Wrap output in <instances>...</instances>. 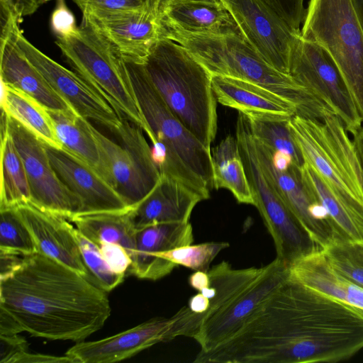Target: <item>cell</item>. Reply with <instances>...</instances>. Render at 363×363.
Listing matches in <instances>:
<instances>
[{
    "instance_id": "obj_1",
    "label": "cell",
    "mask_w": 363,
    "mask_h": 363,
    "mask_svg": "<svg viewBox=\"0 0 363 363\" xmlns=\"http://www.w3.org/2000/svg\"><path fill=\"white\" fill-rule=\"evenodd\" d=\"M362 348L363 309L289 277L206 358L211 363H333Z\"/></svg>"
},
{
    "instance_id": "obj_2",
    "label": "cell",
    "mask_w": 363,
    "mask_h": 363,
    "mask_svg": "<svg viewBox=\"0 0 363 363\" xmlns=\"http://www.w3.org/2000/svg\"><path fill=\"white\" fill-rule=\"evenodd\" d=\"M0 308L31 336L77 342L99 330L111 311L106 291L40 252L0 279Z\"/></svg>"
},
{
    "instance_id": "obj_3",
    "label": "cell",
    "mask_w": 363,
    "mask_h": 363,
    "mask_svg": "<svg viewBox=\"0 0 363 363\" xmlns=\"http://www.w3.org/2000/svg\"><path fill=\"white\" fill-rule=\"evenodd\" d=\"M147 125L152 154L161 175L174 179L200 195L213 189L211 150L171 111L148 78L143 64L123 60Z\"/></svg>"
},
{
    "instance_id": "obj_4",
    "label": "cell",
    "mask_w": 363,
    "mask_h": 363,
    "mask_svg": "<svg viewBox=\"0 0 363 363\" xmlns=\"http://www.w3.org/2000/svg\"><path fill=\"white\" fill-rule=\"evenodd\" d=\"M163 38L184 47L211 75L262 86L294 104L298 116L322 121L331 111L290 74L267 63L239 34H194L163 26Z\"/></svg>"
},
{
    "instance_id": "obj_5",
    "label": "cell",
    "mask_w": 363,
    "mask_h": 363,
    "mask_svg": "<svg viewBox=\"0 0 363 363\" xmlns=\"http://www.w3.org/2000/svg\"><path fill=\"white\" fill-rule=\"evenodd\" d=\"M143 65L171 111L211 149L218 121L211 74L184 47L166 38L154 45Z\"/></svg>"
},
{
    "instance_id": "obj_6",
    "label": "cell",
    "mask_w": 363,
    "mask_h": 363,
    "mask_svg": "<svg viewBox=\"0 0 363 363\" xmlns=\"http://www.w3.org/2000/svg\"><path fill=\"white\" fill-rule=\"evenodd\" d=\"M289 126L304 162L319 174L363 234V170L343 123L330 112L322 121L295 115Z\"/></svg>"
},
{
    "instance_id": "obj_7",
    "label": "cell",
    "mask_w": 363,
    "mask_h": 363,
    "mask_svg": "<svg viewBox=\"0 0 363 363\" xmlns=\"http://www.w3.org/2000/svg\"><path fill=\"white\" fill-rule=\"evenodd\" d=\"M55 44L69 66L121 116L148 128L139 107L124 62L114 48L91 27L82 23L77 31Z\"/></svg>"
},
{
    "instance_id": "obj_8",
    "label": "cell",
    "mask_w": 363,
    "mask_h": 363,
    "mask_svg": "<svg viewBox=\"0 0 363 363\" xmlns=\"http://www.w3.org/2000/svg\"><path fill=\"white\" fill-rule=\"evenodd\" d=\"M301 36L330 57L363 119V28L352 0H309Z\"/></svg>"
},
{
    "instance_id": "obj_9",
    "label": "cell",
    "mask_w": 363,
    "mask_h": 363,
    "mask_svg": "<svg viewBox=\"0 0 363 363\" xmlns=\"http://www.w3.org/2000/svg\"><path fill=\"white\" fill-rule=\"evenodd\" d=\"M235 138L247 180L259 211L271 235L277 259L289 267L297 259L320 249L287 206L257 158L247 117L238 111Z\"/></svg>"
},
{
    "instance_id": "obj_10",
    "label": "cell",
    "mask_w": 363,
    "mask_h": 363,
    "mask_svg": "<svg viewBox=\"0 0 363 363\" xmlns=\"http://www.w3.org/2000/svg\"><path fill=\"white\" fill-rule=\"evenodd\" d=\"M18 23H11L0 40L10 38L47 82L81 116L116 131L123 118L82 77L38 49L23 35Z\"/></svg>"
},
{
    "instance_id": "obj_11",
    "label": "cell",
    "mask_w": 363,
    "mask_h": 363,
    "mask_svg": "<svg viewBox=\"0 0 363 363\" xmlns=\"http://www.w3.org/2000/svg\"><path fill=\"white\" fill-rule=\"evenodd\" d=\"M289 74L333 111L347 131L353 135L362 127L363 119L336 65L322 48L301 35L292 50Z\"/></svg>"
},
{
    "instance_id": "obj_12",
    "label": "cell",
    "mask_w": 363,
    "mask_h": 363,
    "mask_svg": "<svg viewBox=\"0 0 363 363\" xmlns=\"http://www.w3.org/2000/svg\"><path fill=\"white\" fill-rule=\"evenodd\" d=\"M1 120L5 123L23 161L30 186V203L70 220L79 213L80 201L57 176L45 144L2 110Z\"/></svg>"
},
{
    "instance_id": "obj_13",
    "label": "cell",
    "mask_w": 363,
    "mask_h": 363,
    "mask_svg": "<svg viewBox=\"0 0 363 363\" xmlns=\"http://www.w3.org/2000/svg\"><path fill=\"white\" fill-rule=\"evenodd\" d=\"M289 277V267L275 258L218 311L204 318L193 338L206 352L234 336L250 317Z\"/></svg>"
},
{
    "instance_id": "obj_14",
    "label": "cell",
    "mask_w": 363,
    "mask_h": 363,
    "mask_svg": "<svg viewBox=\"0 0 363 363\" xmlns=\"http://www.w3.org/2000/svg\"><path fill=\"white\" fill-rule=\"evenodd\" d=\"M82 13V23L101 35L126 61L143 64L154 45L163 38L157 4L137 10Z\"/></svg>"
},
{
    "instance_id": "obj_15",
    "label": "cell",
    "mask_w": 363,
    "mask_h": 363,
    "mask_svg": "<svg viewBox=\"0 0 363 363\" xmlns=\"http://www.w3.org/2000/svg\"><path fill=\"white\" fill-rule=\"evenodd\" d=\"M241 36L270 65L289 74L294 45L301 35L260 0H222Z\"/></svg>"
},
{
    "instance_id": "obj_16",
    "label": "cell",
    "mask_w": 363,
    "mask_h": 363,
    "mask_svg": "<svg viewBox=\"0 0 363 363\" xmlns=\"http://www.w3.org/2000/svg\"><path fill=\"white\" fill-rule=\"evenodd\" d=\"M173 317L151 318L137 326L95 341H81L65 355L74 363H111L130 358L161 342L173 340Z\"/></svg>"
},
{
    "instance_id": "obj_17",
    "label": "cell",
    "mask_w": 363,
    "mask_h": 363,
    "mask_svg": "<svg viewBox=\"0 0 363 363\" xmlns=\"http://www.w3.org/2000/svg\"><path fill=\"white\" fill-rule=\"evenodd\" d=\"M45 145L57 176L80 201L77 214L123 211L133 207L85 162L63 150Z\"/></svg>"
},
{
    "instance_id": "obj_18",
    "label": "cell",
    "mask_w": 363,
    "mask_h": 363,
    "mask_svg": "<svg viewBox=\"0 0 363 363\" xmlns=\"http://www.w3.org/2000/svg\"><path fill=\"white\" fill-rule=\"evenodd\" d=\"M15 208L30 233L38 252L90 279L74 233V228L66 218L43 211L30 202Z\"/></svg>"
},
{
    "instance_id": "obj_19",
    "label": "cell",
    "mask_w": 363,
    "mask_h": 363,
    "mask_svg": "<svg viewBox=\"0 0 363 363\" xmlns=\"http://www.w3.org/2000/svg\"><path fill=\"white\" fill-rule=\"evenodd\" d=\"M136 247L129 272L138 278L160 279L177 265L155 255L192 244L193 228L189 222L164 223L149 225L136 231Z\"/></svg>"
},
{
    "instance_id": "obj_20",
    "label": "cell",
    "mask_w": 363,
    "mask_h": 363,
    "mask_svg": "<svg viewBox=\"0 0 363 363\" xmlns=\"http://www.w3.org/2000/svg\"><path fill=\"white\" fill-rule=\"evenodd\" d=\"M254 142L262 167L313 241L321 250L333 243V233L318 223L311 213V206L315 201L311 199L302 182L301 167L292 163L286 170L277 169L272 162L271 148L255 138Z\"/></svg>"
},
{
    "instance_id": "obj_21",
    "label": "cell",
    "mask_w": 363,
    "mask_h": 363,
    "mask_svg": "<svg viewBox=\"0 0 363 363\" xmlns=\"http://www.w3.org/2000/svg\"><path fill=\"white\" fill-rule=\"evenodd\" d=\"M202 197L185 185L161 175L154 189L133 210L137 230L164 223L189 222L193 209Z\"/></svg>"
},
{
    "instance_id": "obj_22",
    "label": "cell",
    "mask_w": 363,
    "mask_h": 363,
    "mask_svg": "<svg viewBox=\"0 0 363 363\" xmlns=\"http://www.w3.org/2000/svg\"><path fill=\"white\" fill-rule=\"evenodd\" d=\"M160 15L164 26L181 32L240 35L222 0H177L160 9Z\"/></svg>"
},
{
    "instance_id": "obj_23",
    "label": "cell",
    "mask_w": 363,
    "mask_h": 363,
    "mask_svg": "<svg viewBox=\"0 0 363 363\" xmlns=\"http://www.w3.org/2000/svg\"><path fill=\"white\" fill-rule=\"evenodd\" d=\"M0 41L1 83L29 95L48 111H74L54 91L10 38Z\"/></svg>"
},
{
    "instance_id": "obj_24",
    "label": "cell",
    "mask_w": 363,
    "mask_h": 363,
    "mask_svg": "<svg viewBox=\"0 0 363 363\" xmlns=\"http://www.w3.org/2000/svg\"><path fill=\"white\" fill-rule=\"evenodd\" d=\"M262 267L234 269L227 262H222L208 270L210 285L215 290L214 296L209 299L207 311L196 315L187 306L182 307L174 315V335L194 337L201 322L223 306L237 294L250 284L262 272Z\"/></svg>"
},
{
    "instance_id": "obj_25",
    "label": "cell",
    "mask_w": 363,
    "mask_h": 363,
    "mask_svg": "<svg viewBox=\"0 0 363 363\" xmlns=\"http://www.w3.org/2000/svg\"><path fill=\"white\" fill-rule=\"evenodd\" d=\"M212 89L218 103L244 113H259L293 117L296 106L255 84L242 79L211 75Z\"/></svg>"
},
{
    "instance_id": "obj_26",
    "label": "cell",
    "mask_w": 363,
    "mask_h": 363,
    "mask_svg": "<svg viewBox=\"0 0 363 363\" xmlns=\"http://www.w3.org/2000/svg\"><path fill=\"white\" fill-rule=\"evenodd\" d=\"M289 270V277L299 283L363 309V288L335 270L321 249L297 259Z\"/></svg>"
},
{
    "instance_id": "obj_27",
    "label": "cell",
    "mask_w": 363,
    "mask_h": 363,
    "mask_svg": "<svg viewBox=\"0 0 363 363\" xmlns=\"http://www.w3.org/2000/svg\"><path fill=\"white\" fill-rule=\"evenodd\" d=\"M84 123L99 148L106 182L118 192L128 206H136L149 193L130 155L121 145L101 133L88 119L84 118Z\"/></svg>"
},
{
    "instance_id": "obj_28",
    "label": "cell",
    "mask_w": 363,
    "mask_h": 363,
    "mask_svg": "<svg viewBox=\"0 0 363 363\" xmlns=\"http://www.w3.org/2000/svg\"><path fill=\"white\" fill-rule=\"evenodd\" d=\"M133 208L134 206L123 211L77 214L69 221L73 222L84 236L98 246L103 243L122 245L133 262L136 247Z\"/></svg>"
},
{
    "instance_id": "obj_29",
    "label": "cell",
    "mask_w": 363,
    "mask_h": 363,
    "mask_svg": "<svg viewBox=\"0 0 363 363\" xmlns=\"http://www.w3.org/2000/svg\"><path fill=\"white\" fill-rule=\"evenodd\" d=\"M48 111L62 150L85 162L106 180V171L99 148L85 126L84 118L74 111Z\"/></svg>"
},
{
    "instance_id": "obj_30",
    "label": "cell",
    "mask_w": 363,
    "mask_h": 363,
    "mask_svg": "<svg viewBox=\"0 0 363 363\" xmlns=\"http://www.w3.org/2000/svg\"><path fill=\"white\" fill-rule=\"evenodd\" d=\"M1 108L45 145L62 150L48 110L35 99L1 83Z\"/></svg>"
},
{
    "instance_id": "obj_31",
    "label": "cell",
    "mask_w": 363,
    "mask_h": 363,
    "mask_svg": "<svg viewBox=\"0 0 363 363\" xmlns=\"http://www.w3.org/2000/svg\"><path fill=\"white\" fill-rule=\"evenodd\" d=\"M211 158L213 189H228L238 203L254 206V197L236 138L228 135L223 139L213 148Z\"/></svg>"
},
{
    "instance_id": "obj_32",
    "label": "cell",
    "mask_w": 363,
    "mask_h": 363,
    "mask_svg": "<svg viewBox=\"0 0 363 363\" xmlns=\"http://www.w3.org/2000/svg\"><path fill=\"white\" fill-rule=\"evenodd\" d=\"M30 186L23 161L5 123L1 120L0 209L30 202Z\"/></svg>"
},
{
    "instance_id": "obj_33",
    "label": "cell",
    "mask_w": 363,
    "mask_h": 363,
    "mask_svg": "<svg viewBox=\"0 0 363 363\" xmlns=\"http://www.w3.org/2000/svg\"><path fill=\"white\" fill-rule=\"evenodd\" d=\"M254 138L272 148L289 155L294 164L301 167L304 163L289 126L291 117L268 113H247Z\"/></svg>"
},
{
    "instance_id": "obj_34",
    "label": "cell",
    "mask_w": 363,
    "mask_h": 363,
    "mask_svg": "<svg viewBox=\"0 0 363 363\" xmlns=\"http://www.w3.org/2000/svg\"><path fill=\"white\" fill-rule=\"evenodd\" d=\"M143 130L136 123L123 118L118 128L114 131L121 145L126 150L135 166L140 178L150 193L161 178L160 172L152 157Z\"/></svg>"
},
{
    "instance_id": "obj_35",
    "label": "cell",
    "mask_w": 363,
    "mask_h": 363,
    "mask_svg": "<svg viewBox=\"0 0 363 363\" xmlns=\"http://www.w3.org/2000/svg\"><path fill=\"white\" fill-rule=\"evenodd\" d=\"M0 252L21 256L38 252L30 233L15 208L0 209Z\"/></svg>"
},
{
    "instance_id": "obj_36",
    "label": "cell",
    "mask_w": 363,
    "mask_h": 363,
    "mask_svg": "<svg viewBox=\"0 0 363 363\" xmlns=\"http://www.w3.org/2000/svg\"><path fill=\"white\" fill-rule=\"evenodd\" d=\"M74 233L90 279L104 291L113 290L124 279V274L113 272L103 258L99 247L77 228Z\"/></svg>"
},
{
    "instance_id": "obj_37",
    "label": "cell",
    "mask_w": 363,
    "mask_h": 363,
    "mask_svg": "<svg viewBox=\"0 0 363 363\" xmlns=\"http://www.w3.org/2000/svg\"><path fill=\"white\" fill-rule=\"evenodd\" d=\"M229 247L227 242H208L198 245H188L155 255L156 258H164L194 271L208 272L209 266L223 250Z\"/></svg>"
},
{
    "instance_id": "obj_38",
    "label": "cell",
    "mask_w": 363,
    "mask_h": 363,
    "mask_svg": "<svg viewBox=\"0 0 363 363\" xmlns=\"http://www.w3.org/2000/svg\"><path fill=\"white\" fill-rule=\"evenodd\" d=\"M331 267L363 288V248L345 242H333L322 250Z\"/></svg>"
},
{
    "instance_id": "obj_39",
    "label": "cell",
    "mask_w": 363,
    "mask_h": 363,
    "mask_svg": "<svg viewBox=\"0 0 363 363\" xmlns=\"http://www.w3.org/2000/svg\"><path fill=\"white\" fill-rule=\"evenodd\" d=\"M294 30L301 32L306 9L304 0H260Z\"/></svg>"
},
{
    "instance_id": "obj_40",
    "label": "cell",
    "mask_w": 363,
    "mask_h": 363,
    "mask_svg": "<svg viewBox=\"0 0 363 363\" xmlns=\"http://www.w3.org/2000/svg\"><path fill=\"white\" fill-rule=\"evenodd\" d=\"M82 12L88 10L106 11H128L143 9L157 0H72Z\"/></svg>"
},
{
    "instance_id": "obj_41",
    "label": "cell",
    "mask_w": 363,
    "mask_h": 363,
    "mask_svg": "<svg viewBox=\"0 0 363 363\" xmlns=\"http://www.w3.org/2000/svg\"><path fill=\"white\" fill-rule=\"evenodd\" d=\"M56 6L51 14L50 26L56 38H64L74 34L79 26L74 13L67 7L65 0H56Z\"/></svg>"
},
{
    "instance_id": "obj_42",
    "label": "cell",
    "mask_w": 363,
    "mask_h": 363,
    "mask_svg": "<svg viewBox=\"0 0 363 363\" xmlns=\"http://www.w3.org/2000/svg\"><path fill=\"white\" fill-rule=\"evenodd\" d=\"M100 252L115 273L125 274L132 264V259L125 249L116 243H103L99 245Z\"/></svg>"
},
{
    "instance_id": "obj_43",
    "label": "cell",
    "mask_w": 363,
    "mask_h": 363,
    "mask_svg": "<svg viewBox=\"0 0 363 363\" xmlns=\"http://www.w3.org/2000/svg\"><path fill=\"white\" fill-rule=\"evenodd\" d=\"M27 350L26 340L18 334L0 335L1 363H10L15 356Z\"/></svg>"
},
{
    "instance_id": "obj_44",
    "label": "cell",
    "mask_w": 363,
    "mask_h": 363,
    "mask_svg": "<svg viewBox=\"0 0 363 363\" xmlns=\"http://www.w3.org/2000/svg\"><path fill=\"white\" fill-rule=\"evenodd\" d=\"M52 0H0L22 22L23 17L34 13L40 6Z\"/></svg>"
},
{
    "instance_id": "obj_45",
    "label": "cell",
    "mask_w": 363,
    "mask_h": 363,
    "mask_svg": "<svg viewBox=\"0 0 363 363\" xmlns=\"http://www.w3.org/2000/svg\"><path fill=\"white\" fill-rule=\"evenodd\" d=\"M10 363H74V361L67 355L57 357L30 352L27 350L15 356Z\"/></svg>"
},
{
    "instance_id": "obj_46",
    "label": "cell",
    "mask_w": 363,
    "mask_h": 363,
    "mask_svg": "<svg viewBox=\"0 0 363 363\" xmlns=\"http://www.w3.org/2000/svg\"><path fill=\"white\" fill-rule=\"evenodd\" d=\"M24 257L0 252V279H4L15 272L20 267Z\"/></svg>"
},
{
    "instance_id": "obj_47",
    "label": "cell",
    "mask_w": 363,
    "mask_h": 363,
    "mask_svg": "<svg viewBox=\"0 0 363 363\" xmlns=\"http://www.w3.org/2000/svg\"><path fill=\"white\" fill-rule=\"evenodd\" d=\"M21 332L22 330L15 319L0 308V335H12Z\"/></svg>"
},
{
    "instance_id": "obj_48",
    "label": "cell",
    "mask_w": 363,
    "mask_h": 363,
    "mask_svg": "<svg viewBox=\"0 0 363 363\" xmlns=\"http://www.w3.org/2000/svg\"><path fill=\"white\" fill-rule=\"evenodd\" d=\"M208 306L209 299L199 292L190 298L187 308L196 315H202L207 311Z\"/></svg>"
},
{
    "instance_id": "obj_49",
    "label": "cell",
    "mask_w": 363,
    "mask_h": 363,
    "mask_svg": "<svg viewBox=\"0 0 363 363\" xmlns=\"http://www.w3.org/2000/svg\"><path fill=\"white\" fill-rule=\"evenodd\" d=\"M190 286L198 291L209 286L210 279L208 272L196 271L189 278Z\"/></svg>"
},
{
    "instance_id": "obj_50",
    "label": "cell",
    "mask_w": 363,
    "mask_h": 363,
    "mask_svg": "<svg viewBox=\"0 0 363 363\" xmlns=\"http://www.w3.org/2000/svg\"><path fill=\"white\" fill-rule=\"evenodd\" d=\"M353 143L363 170V127L362 126L353 135Z\"/></svg>"
},
{
    "instance_id": "obj_51",
    "label": "cell",
    "mask_w": 363,
    "mask_h": 363,
    "mask_svg": "<svg viewBox=\"0 0 363 363\" xmlns=\"http://www.w3.org/2000/svg\"><path fill=\"white\" fill-rule=\"evenodd\" d=\"M352 2L363 28V0H352Z\"/></svg>"
},
{
    "instance_id": "obj_52",
    "label": "cell",
    "mask_w": 363,
    "mask_h": 363,
    "mask_svg": "<svg viewBox=\"0 0 363 363\" xmlns=\"http://www.w3.org/2000/svg\"><path fill=\"white\" fill-rule=\"evenodd\" d=\"M174 1H177V0H157L158 7H159V11L160 9H162L165 5H167L169 2H172Z\"/></svg>"
}]
</instances>
